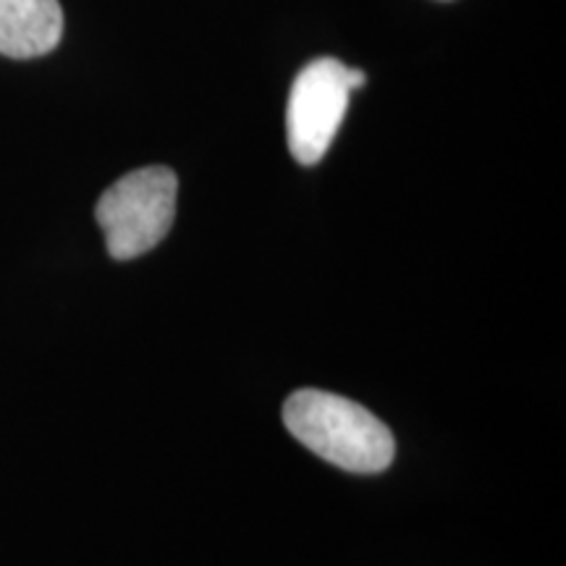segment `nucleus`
I'll use <instances>...</instances> for the list:
<instances>
[{"mask_svg":"<svg viewBox=\"0 0 566 566\" xmlns=\"http://www.w3.org/2000/svg\"><path fill=\"white\" fill-rule=\"evenodd\" d=\"M179 179L171 168L147 166L108 187L95 208L113 260L142 258L158 247L176 218Z\"/></svg>","mask_w":566,"mask_h":566,"instance_id":"2","label":"nucleus"},{"mask_svg":"<svg viewBox=\"0 0 566 566\" xmlns=\"http://www.w3.org/2000/svg\"><path fill=\"white\" fill-rule=\"evenodd\" d=\"M365 71H359V69H349V87L352 90H359L365 84Z\"/></svg>","mask_w":566,"mask_h":566,"instance_id":"5","label":"nucleus"},{"mask_svg":"<svg viewBox=\"0 0 566 566\" xmlns=\"http://www.w3.org/2000/svg\"><path fill=\"white\" fill-rule=\"evenodd\" d=\"M283 424L302 446L338 470L375 475L391 467L394 433L370 409L346 396L302 388L283 401Z\"/></svg>","mask_w":566,"mask_h":566,"instance_id":"1","label":"nucleus"},{"mask_svg":"<svg viewBox=\"0 0 566 566\" xmlns=\"http://www.w3.org/2000/svg\"><path fill=\"white\" fill-rule=\"evenodd\" d=\"M61 34L59 0H0V55L38 59L55 51Z\"/></svg>","mask_w":566,"mask_h":566,"instance_id":"4","label":"nucleus"},{"mask_svg":"<svg viewBox=\"0 0 566 566\" xmlns=\"http://www.w3.org/2000/svg\"><path fill=\"white\" fill-rule=\"evenodd\" d=\"M349 66L336 59H315L296 74L286 108L289 150L296 163L323 160L349 108Z\"/></svg>","mask_w":566,"mask_h":566,"instance_id":"3","label":"nucleus"}]
</instances>
